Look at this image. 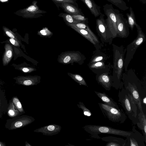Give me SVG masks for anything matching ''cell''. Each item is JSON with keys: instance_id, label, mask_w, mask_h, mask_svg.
<instances>
[{"instance_id": "ffe728a7", "label": "cell", "mask_w": 146, "mask_h": 146, "mask_svg": "<svg viewBox=\"0 0 146 146\" xmlns=\"http://www.w3.org/2000/svg\"><path fill=\"white\" fill-rule=\"evenodd\" d=\"M94 92L103 103L118 110H120L117 103L105 92L101 93L96 91H94Z\"/></svg>"}, {"instance_id": "3957f363", "label": "cell", "mask_w": 146, "mask_h": 146, "mask_svg": "<svg viewBox=\"0 0 146 146\" xmlns=\"http://www.w3.org/2000/svg\"><path fill=\"white\" fill-rule=\"evenodd\" d=\"M118 102L124 110L129 119L135 124L139 122L137 106L134 101L130 93L124 88L119 90Z\"/></svg>"}, {"instance_id": "7c38bea8", "label": "cell", "mask_w": 146, "mask_h": 146, "mask_svg": "<svg viewBox=\"0 0 146 146\" xmlns=\"http://www.w3.org/2000/svg\"><path fill=\"white\" fill-rule=\"evenodd\" d=\"M126 137L125 146H145L143 135L136 130L134 126L133 127L131 133Z\"/></svg>"}, {"instance_id": "30bf717a", "label": "cell", "mask_w": 146, "mask_h": 146, "mask_svg": "<svg viewBox=\"0 0 146 146\" xmlns=\"http://www.w3.org/2000/svg\"><path fill=\"white\" fill-rule=\"evenodd\" d=\"M96 20V29L101 40L104 42L111 44L112 39L111 38L107 30L104 15L101 13Z\"/></svg>"}, {"instance_id": "b9f144b4", "label": "cell", "mask_w": 146, "mask_h": 146, "mask_svg": "<svg viewBox=\"0 0 146 146\" xmlns=\"http://www.w3.org/2000/svg\"><path fill=\"white\" fill-rule=\"evenodd\" d=\"M25 146H32L30 144L28 143L27 141L25 142Z\"/></svg>"}, {"instance_id": "52a82bcc", "label": "cell", "mask_w": 146, "mask_h": 146, "mask_svg": "<svg viewBox=\"0 0 146 146\" xmlns=\"http://www.w3.org/2000/svg\"><path fill=\"white\" fill-rule=\"evenodd\" d=\"M98 104L103 115L108 120L119 124L123 123L125 121L127 117L123 111L103 103H98Z\"/></svg>"}, {"instance_id": "2e32d148", "label": "cell", "mask_w": 146, "mask_h": 146, "mask_svg": "<svg viewBox=\"0 0 146 146\" xmlns=\"http://www.w3.org/2000/svg\"><path fill=\"white\" fill-rule=\"evenodd\" d=\"M109 73H105L96 74V79L98 83L106 90L109 91L112 87L111 76Z\"/></svg>"}, {"instance_id": "d590c367", "label": "cell", "mask_w": 146, "mask_h": 146, "mask_svg": "<svg viewBox=\"0 0 146 146\" xmlns=\"http://www.w3.org/2000/svg\"><path fill=\"white\" fill-rule=\"evenodd\" d=\"M4 31L6 35L11 38H13L19 41L15 35L11 31L6 29H4Z\"/></svg>"}, {"instance_id": "4316f807", "label": "cell", "mask_w": 146, "mask_h": 146, "mask_svg": "<svg viewBox=\"0 0 146 146\" xmlns=\"http://www.w3.org/2000/svg\"><path fill=\"white\" fill-rule=\"evenodd\" d=\"M127 21L129 28L132 31L135 26L137 24L136 22L135 16L132 8H129V13H127Z\"/></svg>"}, {"instance_id": "5bb4252c", "label": "cell", "mask_w": 146, "mask_h": 146, "mask_svg": "<svg viewBox=\"0 0 146 146\" xmlns=\"http://www.w3.org/2000/svg\"><path fill=\"white\" fill-rule=\"evenodd\" d=\"M89 68L92 72L96 74L105 73H109L111 68L110 63L108 64L105 61H102L88 64Z\"/></svg>"}, {"instance_id": "74e56055", "label": "cell", "mask_w": 146, "mask_h": 146, "mask_svg": "<svg viewBox=\"0 0 146 146\" xmlns=\"http://www.w3.org/2000/svg\"><path fill=\"white\" fill-rule=\"evenodd\" d=\"M54 2L57 3H74V0H52Z\"/></svg>"}, {"instance_id": "8d00e7d4", "label": "cell", "mask_w": 146, "mask_h": 146, "mask_svg": "<svg viewBox=\"0 0 146 146\" xmlns=\"http://www.w3.org/2000/svg\"><path fill=\"white\" fill-rule=\"evenodd\" d=\"M19 69L25 73H31L36 70L35 68L31 67H24L20 68Z\"/></svg>"}, {"instance_id": "83f0119b", "label": "cell", "mask_w": 146, "mask_h": 146, "mask_svg": "<svg viewBox=\"0 0 146 146\" xmlns=\"http://www.w3.org/2000/svg\"><path fill=\"white\" fill-rule=\"evenodd\" d=\"M111 3L119 8V9L123 10L125 11L128 9L129 8L123 0H106Z\"/></svg>"}, {"instance_id": "4dcf8cb0", "label": "cell", "mask_w": 146, "mask_h": 146, "mask_svg": "<svg viewBox=\"0 0 146 146\" xmlns=\"http://www.w3.org/2000/svg\"><path fill=\"white\" fill-rule=\"evenodd\" d=\"M59 16L62 17L67 23L73 24L82 23L74 19L70 14L62 13L60 14Z\"/></svg>"}, {"instance_id": "8fae6325", "label": "cell", "mask_w": 146, "mask_h": 146, "mask_svg": "<svg viewBox=\"0 0 146 146\" xmlns=\"http://www.w3.org/2000/svg\"><path fill=\"white\" fill-rule=\"evenodd\" d=\"M116 21L117 29V37L122 38L127 37L129 35V32L127 20L117 9L116 13Z\"/></svg>"}, {"instance_id": "836d02e7", "label": "cell", "mask_w": 146, "mask_h": 146, "mask_svg": "<svg viewBox=\"0 0 146 146\" xmlns=\"http://www.w3.org/2000/svg\"><path fill=\"white\" fill-rule=\"evenodd\" d=\"M77 106L79 108L82 109L84 115L89 117L92 115V114L90 111L85 106L84 103L82 102H79Z\"/></svg>"}, {"instance_id": "ba28073f", "label": "cell", "mask_w": 146, "mask_h": 146, "mask_svg": "<svg viewBox=\"0 0 146 146\" xmlns=\"http://www.w3.org/2000/svg\"><path fill=\"white\" fill-rule=\"evenodd\" d=\"M86 59L85 56L79 51H67L61 53L57 60L59 63L64 64H71L73 65L76 63L81 65Z\"/></svg>"}, {"instance_id": "e0dca14e", "label": "cell", "mask_w": 146, "mask_h": 146, "mask_svg": "<svg viewBox=\"0 0 146 146\" xmlns=\"http://www.w3.org/2000/svg\"><path fill=\"white\" fill-rule=\"evenodd\" d=\"M101 139L106 142V146H125L127 142L126 139L112 136L103 137Z\"/></svg>"}, {"instance_id": "d6986e66", "label": "cell", "mask_w": 146, "mask_h": 146, "mask_svg": "<svg viewBox=\"0 0 146 146\" xmlns=\"http://www.w3.org/2000/svg\"><path fill=\"white\" fill-rule=\"evenodd\" d=\"M80 0L85 4L95 17L99 16L102 13L100 7L97 5L94 0Z\"/></svg>"}, {"instance_id": "60d3db41", "label": "cell", "mask_w": 146, "mask_h": 146, "mask_svg": "<svg viewBox=\"0 0 146 146\" xmlns=\"http://www.w3.org/2000/svg\"><path fill=\"white\" fill-rule=\"evenodd\" d=\"M142 3L145 4L146 3V0H139Z\"/></svg>"}, {"instance_id": "1f68e13d", "label": "cell", "mask_w": 146, "mask_h": 146, "mask_svg": "<svg viewBox=\"0 0 146 146\" xmlns=\"http://www.w3.org/2000/svg\"><path fill=\"white\" fill-rule=\"evenodd\" d=\"M12 102L15 108L21 113H25V111L22 104L19 99L17 97H14L13 98Z\"/></svg>"}, {"instance_id": "484cf974", "label": "cell", "mask_w": 146, "mask_h": 146, "mask_svg": "<svg viewBox=\"0 0 146 146\" xmlns=\"http://www.w3.org/2000/svg\"><path fill=\"white\" fill-rule=\"evenodd\" d=\"M96 51L92 57L89 64L99 61H105L108 59L107 56L101 52L99 49H96Z\"/></svg>"}, {"instance_id": "603a6c76", "label": "cell", "mask_w": 146, "mask_h": 146, "mask_svg": "<svg viewBox=\"0 0 146 146\" xmlns=\"http://www.w3.org/2000/svg\"><path fill=\"white\" fill-rule=\"evenodd\" d=\"M5 52L3 58V63L4 66L7 65L12 57L13 52L12 46L9 44H5Z\"/></svg>"}, {"instance_id": "ab89813d", "label": "cell", "mask_w": 146, "mask_h": 146, "mask_svg": "<svg viewBox=\"0 0 146 146\" xmlns=\"http://www.w3.org/2000/svg\"><path fill=\"white\" fill-rule=\"evenodd\" d=\"M6 145L5 143L0 141V146H5Z\"/></svg>"}, {"instance_id": "f35d334b", "label": "cell", "mask_w": 146, "mask_h": 146, "mask_svg": "<svg viewBox=\"0 0 146 146\" xmlns=\"http://www.w3.org/2000/svg\"><path fill=\"white\" fill-rule=\"evenodd\" d=\"M9 41L11 43L15 46H19V41H17L13 38H10Z\"/></svg>"}, {"instance_id": "e575fe53", "label": "cell", "mask_w": 146, "mask_h": 146, "mask_svg": "<svg viewBox=\"0 0 146 146\" xmlns=\"http://www.w3.org/2000/svg\"><path fill=\"white\" fill-rule=\"evenodd\" d=\"M74 19L81 22L82 23L88 24V18L82 15H71Z\"/></svg>"}, {"instance_id": "d6a6232c", "label": "cell", "mask_w": 146, "mask_h": 146, "mask_svg": "<svg viewBox=\"0 0 146 146\" xmlns=\"http://www.w3.org/2000/svg\"><path fill=\"white\" fill-rule=\"evenodd\" d=\"M37 34L41 37L50 38L53 33L47 28L44 27L38 32Z\"/></svg>"}, {"instance_id": "9c48e42d", "label": "cell", "mask_w": 146, "mask_h": 146, "mask_svg": "<svg viewBox=\"0 0 146 146\" xmlns=\"http://www.w3.org/2000/svg\"><path fill=\"white\" fill-rule=\"evenodd\" d=\"M35 119L31 116L23 115L8 119L5 124V127L9 130L22 128L34 121Z\"/></svg>"}, {"instance_id": "8992f818", "label": "cell", "mask_w": 146, "mask_h": 146, "mask_svg": "<svg viewBox=\"0 0 146 146\" xmlns=\"http://www.w3.org/2000/svg\"><path fill=\"white\" fill-rule=\"evenodd\" d=\"M103 7L104 14L107 17L105 21L108 32L113 39L117 36L116 21L117 9H114L111 4H106Z\"/></svg>"}, {"instance_id": "6da1fadb", "label": "cell", "mask_w": 146, "mask_h": 146, "mask_svg": "<svg viewBox=\"0 0 146 146\" xmlns=\"http://www.w3.org/2000/svg\"><path fill=\"white\" fill-rule=\"evenodd\" d=\"M112 46L113 52V70L111 76L112 87L116 90L121 89L123 88L121 78L126 49L122 45L118 46L113 44Z\"/></svg>"}, {"instance_id": "d4e9b609", "label": "cell", "mask_w": 146, "mask_h": 146, "mask_svg": "<svg viewBox=\"0 0 146 146\" xmlns=\"http://www.w3.org/2000/svg\"><path fill=\"white\" fill-rule=\"evenodd\" d=\"M61 3L62 6L64 10L69 14L82 15L79 9L70 3Z\"/></svg>"}, {"instance_id": "ee69618b", "label": "cell", "mask_w": 146, "mask_h": 146, "mask_svg": "<svg viewBox=\"0 0 146 146\" xmlns=\"http://www.w3.org/2000/svg\"><path fill=\"white\" fill-rule=\"evenodd\" d=\"M1 115H0V117H1Z\"/></svg>"}, {"instance_id": "7402d4cb", "label": "cell", "mask_w": 146, "mask_h": 146, "mask_svg": "<svg viewBox=\"0 0 146 146\" xmlns=\"http://www.w3.org/2000/svg\"><path fill=\"white\" fill-rule=\"evenodd\" d=\"M139 122L136 124L139 129L142 131L146 143V116L143 111L140 112L138 114Z\"/></svg>"}, {"instance_id": "4fadbf2b", "label": "cell", "mask_w": 146, "mask_h": 146, "mask_svg": "<svg viewBox=\"0 0 146 146\" xmlns=\"http://www.w3.org/2000/svg\"><path fill=\"white\" fill-rule=\"evenodd\" d=\"M60 125L55 124H51L41 127L33 131L37 133H41L45 135L52 136L59 133L61 130Z\"/></svg>"}, {"instance_id": "ac0fdd59", "label": "cell", "mask_w": 146, "mask_h": 146, "mask_svg": "<svg viewBox=\"0 0 146 146\" xmlns=\"http://www.w3.org/2000/svg\"><path fill=\"white\" fill-rule=\"evenodd\" d=\"M37 3L36 1H34L32 5L26 9V12L28 16L37 18L42 16V14L46 13L39 9L37 5Z\"/></svg>"}, {"instance_id": "f1b7e54d", "label": "cell", "mask_w": 146, "mask_h": 146, "mask_svg": "<svg viewBox=\"0 0 146 146\" xmlns=\"http://www.w3.org/2000/svg\"><path fill=\"white\" fill-rule=\"evenodd\" d=\"M68 75L73 80L80 85L88 86L85 80L81 76L77 74H73L68 72Z\"/></svg>"}, {"instance_id": "7bdbcfd3", "label": "cell", "mask_w": 146, "mask_h": 146, "mask_svg": "<svg viewBox=\"0 0 146 146\" xmlns=\"http://www.w3.org/2000/svg\"><path fill=\"white\" fill-rule=\"evenodd\" d=\"M2 2H5L6 1L8 0H0Z\"/></svg>"}, {"instance_id": "f546056e", "label": "cell", "mask_w": 146, "mask_h": 146, "mask_svg": "<svg viewBox=\"0 0 146 146\" xmlns=\"http://www.w3.org/2000/svg\"><path fill=\"white\" fill-rule=\"evenodd\" d=\"M7 113L9 117H12L17 116L20 113L12 102L10 103L8 107Z\"/></svg>"}, {"instance_id": "cb8c5ba5", "label": "cell", "mask_w": 146, "mask_h": 146, "mask_svg": "<svg viewBox=\"0 0 146 146\" xmlns=\"http://www.w3.org/2000/svg\"><path fill=\"white\" fill-rule=\"evenodd\" d=\"M67 25L69 26L76 27L79 29L85 30L89 33L92 36L96 42L99 44V41L96 35L92 31L87 24L80 23L73 24H70L66 23Z\"/></svg>"}, {"instance_id": "9a60e30c", "label": "cell", "mask_w": 146, "mask_h": 146, "mask_svg": "<svg viewBox=\"0 0 146 146\" xmlns=\"http://www.w3.org/2000/svg\"><path fill=\"white\" fill-rule=\"evenodd\" d=\"M41 77L38 76H20L15 79L16 83L24 86L37 85L40 82Z\"/></svg>"}, {"instance_id": "5b68a950", "label": "cell", "mask_w": 146, "mask_h": 146, "mask_svg": "<svg viewBox=\"0 0 146 146\" xmlns=\"http://www.w3.org/2000/svg\"><path fill=\"white\" fill-rule=\"evenodd\" d=\"M135 26L137 29V35L136 38L128 45L126 48V53L124 62L125 71L128 70V65L136 50L146 39V36L140 26L137 23Z\"/></svg>"}, {"instance_id": "7a4b0ae2", "label": "cell", "mask_w": 146, "mask_h": 146, "mask_svg": "<svg viewBox=\"0 0 146 146\" xmlns=\"http://www.w3.org/2000/svg\"><path fill=\"white\" fill-rule=\"evenodd\" d=\"M121 80L124 88L128 90L140 112L143 111L142 103L139 94L142 89L141 82L136 74L135 70H127L123 73Z\"/></svg>"}, {"instance_id": "44dd1931", "label": "cell", "mask_w": 146, "mask_h": 146, "mask_svg": "<svg viewBox=\"0 0 146 146\" xmlns=\"http://www.w3.org/2000/svg\"><path fill=\"white\" fill-rule=\"evenodd\" d=\"M70 27L92 43L94 45L96 49H100V46L99 44L96 42L92 36L88 31L76 27Z\"/></svg>"}, {"instance_id": "277c9868", "label": "cell", "mask_w": 146, "mask_h": 146, "mask_svg": "<svg viewBox=\"0 0 146 146\" xmlns=\"http://www.w3.org/2000/svg\"><path fill=\"white\" fill-rule=\"evenodd\" d=\"M84 129L91 135L93 138L100 139L99 135L101 134L114 135L127 137L131 133L129 131L117 129L106 125H88L83 127Z\"/></svg>"}]
</instances>
